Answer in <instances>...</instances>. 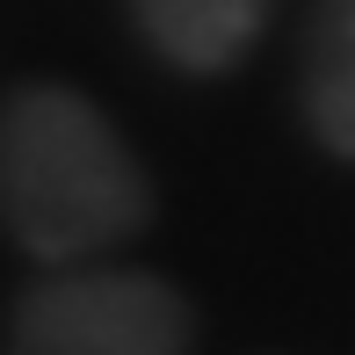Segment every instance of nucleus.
Listing matches in <instances>:
<instances>
[{"mask_svg":"<svg viewBox=\"0 0 355 355\" xmlns=\"http://www.w3.org/2000/svg\"><path fill=\"white\" fill-rule=\"evenodd\" d=\"M0 225L44 268L102 261L153 225V182L80 87L29 80L0 102Z\"/></svg>","mask_w":355,"mask_h":355,"instance_id":"nucleus-1","label":"nucleus"},{"mask_svg":"<svg viewBox=\"0 0 355 355\" xmlns=\"http://www.w3.org/2000/svg\"><path fill=\"white\" fill-rule=\"evenodd\" d=\"M189 341L196 312L167 276L73 261L15 297L0 355H189Z\"/></svg>","mask_w":355,"mask_h":355,"instance_id":"nucleus-2","label":"nucleus"},{"mask_svg":"<svg viewBox=\"0 0 355 355\" xmlns=\"http://www.w3.org/2000/svg\"><path fill=\"white\" fill-rule=\"evenodd\" d=\"M276 0H131L138 37L182 73H232L261 44Z\"/></svg>","mask_w":355,"mask_h":355,"instance_id":"nucleus-3","label":"nucleus"},{"mask_svg":"<svg viewBox=\"0 0 355 355\" xmlns=\"http://www.w3.org/2000/svg\"><path fill=\"white\" fill-rule=\"evenodd\" d=\"M304 123L355 167V0H312L304 22Z\"/></svg>","mask_w":355,"mask_h":355,"instance_id":"nucleus-4","label":"nucleus"}]
</instances>
